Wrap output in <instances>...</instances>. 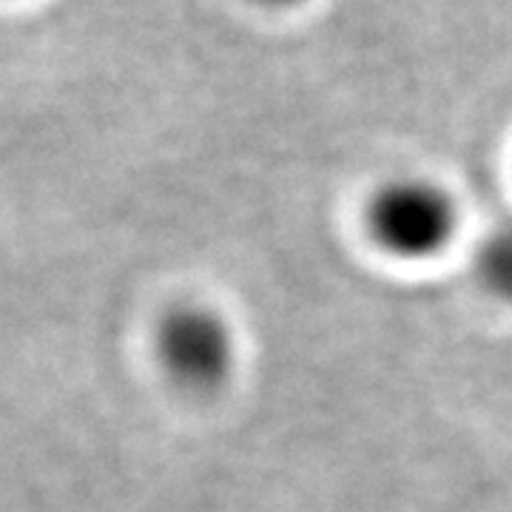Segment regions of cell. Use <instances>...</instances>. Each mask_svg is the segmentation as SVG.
<instances>
[{
  "instance_id": "3",
  "label": "cell",
  "mask_w": 512,
  "mask_h": 512,
  "mask_svg": "<svg viewBox=\"0 0 512 512\" xmlns=\"http://www.w3.org/2000/svg\"><path fill=\"white\" fill-rule=\"evenodd\" d=\"M478 285L501 302H512V222L493 228L476 251Z\"/></svg>"
},
{
  "instance_id": "2",
  "label": "cell",
  "mask_w": 512,
  "mask_h": 512,
  "mask_svg": "<svg viewBox=\"0 0 512 512\" xmlns=\"http://www.w3.org/2000/svg\"><path fill=\"white\" fill-rule=\"evenodd\" d=\"M154 353L168 382L194 396H211L234 376L237 333L217 308L185 302L163 313L154 333Z\"/></svg>"
},
{
  "instance_id": "4",
  "label": "cell",
  "mask_w": 512,
  "mask_h": 512,
  "mask_svg": "<svg viewBox=\"0 0 512 512\" xmlns=\"http://www.w3.org/2000/svg\"><path fill=\"white\" fill-rule=\"evenodd\" d=\"M259 6H274V9H282V6H291L296 0H254Z\"/></svg>"
},
{
  "instance_id": "1",
  "label": "cell",
  "mask_w": 512,
  "mask_h": 512,
  "mask_svg": "<svg viewBox=\"0 0 512 512\" xmlns=\"http://www.w3.org/2000/svg\"><path fill=\"white\" fill-rule=\"evenodd\" d=\"M370 242L399 262H430L441 256L461 228V208L447 185L430 177L384 180L365 205Z\"/></svg>"
}]
</instances>
